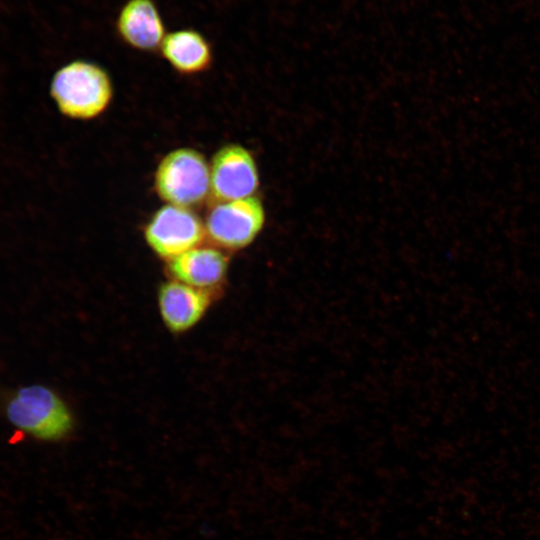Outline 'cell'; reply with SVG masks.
<instances>
[{
	"label": "cell",
	"mask_w": 540,
	"mask_h": 540,
	"mask_svg": "<svg viewBox=\"0 0 540 540\" xmlns=\"http://www.w3.org/2000/svg\"><path fill=\"white\" fill-rule=\"evenodd\" d=\"M212 293L170 278L157 289V307L163 325L173 334L194 328L210 309Z\"/></svg>",
	"instance_id": "cell-7"
},
{
	"label": "cell",
	"mask_w": 540,
	"mask_h": 540,
	"mask_svg": "<svg viewBox=\"0 0 540 540\" xmlns=\"http://www.w3.org/2000/svg\"><path fill=\"white\" fill-rule=\"evenodd\" d=\"M113 93L107 70L84 59L60 67L50 84V95L59 112L74 120H91L102 115L109 107Z\"/></svg>",
	"instance_id": "cell-1"
},
{
	"label": "cell",
	"mask_w": 540,
	"mask_h": 540,
	"mask_svg": "<svg viewBox=\"0 0 540 540\" xmlns=\"http://www.w3.org/2000/svg\"><path fill=\"white\" fill-rule=\"evenodd\" d=\"M115 30L123 43L142 52L160 49L166 36L164 20L154 0H127L117 14Z\"/></svg>",
	"instance_id": "cell-9"
},
{
	"label": "cell",
	"mask_w": 540,
	"mask_h": 540,
	"mask_svg": "<svg viewBox=\"0 0 540 540\" xmlns=\"http://www.w3.org/2000/svg\"><path fill=\"white\" fill-rule=\"evenodd\" d=\"M6 414L14 426L46 441L61 440L74 427V418L66 402L42 385L19 389L9 399Z\"/></svg>",
	"instance_id": "cell-2"
},
{
	"label": "cell",
	"mask_w": 540,
	"mask_h": 540,
	"mask_svg": "<svg viewBox=\"0 0 540 540\" xmlns=\"http://www.w3.org/2000/svg\"><path fill=\"white\" fill-rule=\"evenodd\" d=\"M265 223V210L256 196L229 201H217L205 217L206 237L224 251H236L249 246Z\"/></svg>",
	"instance_id": "cell-4"
},
{
	"label": "cell",
	"mask_w": 540,
	"mask_h": 540,
	"mask_svg": "<svg viewBox=\"0 0 540 540\" xmlns=\"http://www.w3.org/2000/svg\"><path fill=\"white\" fill-rule=\"evenodd\" d=\"M209 167L211 195L216 201L251 197L259 187L256 161L240 144L230 143L218 149Z\"/></svg>",
	"instance_id": "cell-6"
},
{
	"label": "cell",
	"mask_w": 540,
	"mask_h": 540,
	"mask_svg": "<svg viewBox=\"0 0 540 540\" xmlns=\"http://www.w3.org/2000/svg\"><path fill=\"white\" fill-rule=\"evenodd\" d=\"M148 247L166 262L201 245L204 222L192 209L172 204L160 207L144 227Z\"/></svg>",
	"instance_id": "cell-5"
},
{
	"label": "cell",
	"mask_w": 540,
	"mask_h": 540,
	"mask_svg": "<svg viewBox=\"0 0 540 540\" xmlns=\"http://www.w3.org/2000/svg\"><path fill=\"white\" fill-rule=\"evenodd\" d=\"M154 187L159 198L167 204L192 209L211 194L209 164L198 150L174 149L158 163Z\"/></svg>",
	"instance_id": "cell-3"
},
{
	"label": "cell",
	"mask_w": 540,
	"mask_h": 540,
	"mask_svg": "<svg viewBox=\"0 0 540 540\" xmlns=\"http://www.w3.org/2000/svg\"><path fill=\"white\" fill-rule=\"evenodd\" d=\"M229 257L214 245L196 246L167 262L170 278L215 295L226 283Z\"/></svg>",
	"instance_id": "cell-8"
},
{
	"label": "cell",
	"mask_w": 540,
	"mask_h": 540,
	"mask_svg": "<svg viewBox=\"0 0 540 540\" xmlns=\"http://www.w3.org/2000/svg\"><path fill=\"white\" fill-rule=\"evenodd\" d=\"M159 50L164 60L183 75L205 72L213 62L210 42L193 28H182L166 34Z\"/></svg>",
	"instance_id": "cell-10"
}]
</instances>
